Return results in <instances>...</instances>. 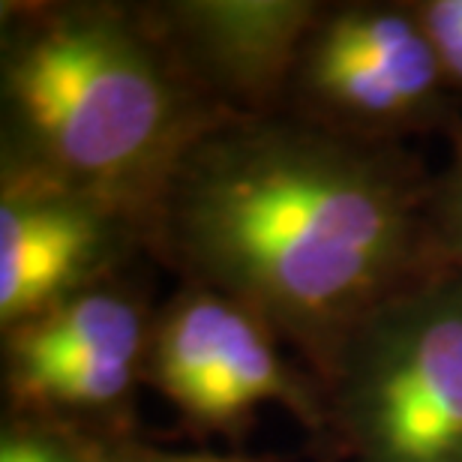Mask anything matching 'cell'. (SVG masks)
Masks as SVG:
<instances>
[{
	"instance_id": "4",
	"label": "cell",
	"mask_w": 462,
	"mask_h": 462,
	"mask_svg": "<svg viewBox=\"0 0 462 462\" xmlns=\"http://www.w3.org/2000/svg\"><path fill=\"white\" fill-rule=\"evenodd\" d=\"M448 79L414 6H321L298 54L291 117L360 142L441 126L450 115Z\"/></svg>"
},
{
	"instance_id": "7",
	"label": "cell",
	"mask_w": 462,
	"mask_h": 462,
	"mask_svg": "<svg viewBox=\"0 0 462 462\" xmlns=\"http://www.w3.org/2000/svg\"><path fill=\"white\" fill-rule=\"evenodd\" d=\"M151 334L142 300L103 282L4 330V375L79 360L144 364Z\"/></svg>"
},
{
	"instance_id": "9",
	"label": "cell",
	"mask_w": 462,
	"mask_h": 462,
	"mask_svg": "<svg viewBox=\"0 0 462 462\" xmlns=\"http://www.w3.org/2000/svg\"><path fill=\"white\" fill-rule=\"evenodd\" d=\"M0 462H120V448L94 445L54 427L6 423L0 436Z\"/></svg>"
},
{
	"instance_id": "6",
	"label": "cell",
	"mask_w": 462,
	"mask_h": 462,
	"mask_svg": "<svg viewBox=\"0 0 462 462\" xmlns=\"http://www.w3.org/2000/svg\"><path fill=\"white\" fill-rule=\"evenodd\" d=\"M165 49L217 112L267 117L285 99L303 40L321 13L312 0H180L144 6Z\"/></svg>"
},
{
	"instance_id": "8",
	"label": "cell",
	"mask_w": 462,
	"mask_h": 462,
	"mask_svg": "<svg viewBox=\"0 0 462 462\" xmlns=\"http://www.w3.org/2000/svg\"><path fill=\"white\" fill-rule=\"evenodd\" d=\"M142 375L144 364L138 360H79L4 375V384L9 402L22 411L103 414L120 409Z\"/></svg>"
},
{
	"instance_id": "12",
	"label": "cell",
	"mask_w": 462,
	"mask_h": 462,
	"mask_svg": "<svg viewBox=\"0 0 462 462\" xmlns=\"http://www.w3.org/2000/svg\"><path fill=\"white\" fill-rule=\"evenodd\" d=\"M120 462H264L246 457H223V454H201V450H153V448H120Z\"/></svg>"
},
{
	"instance_id": "2",
	"label": "cell",
	"mask_w": 462,
	"mask_h": 462,
	"mask_svg": "<svg viewBox=\"0 0 462 462\" xmlns=\"http://www.w3.org/2000/svg\"><path fill=\"white\" fill-rule=\"evenodd\" d=\"M4 174L79 192L138 219L217 112L144 6L27 4L4 13Z\"/></svg>"
},
{
	"instance_id": "3",
	"label": "cell",
	"mask_w": 462,
	"mask_h": 462,
	"mask_svg": "<svg viewBox=\"0 0 462 462\" xmlns=\"http://www.w3.org/2000/svg\"><path fill=\"white\" fill-rule=\"evenodd\" d=\"M325 400L351 462H462V273L436 267L382 303Z\"/></svg>"
},
{
	"instance_id": "1",
	"label": "cell",
	"mask_w": 462,
	"mask_h": 462,
	"mask_svg": "<svg viewBox=\"0 0 462 462\" xmlns=\"http://www.w3.org/2000/svg\"><path fill=\"white\" fill-rule=\"evenodd\" d=\"M430 192L396 144L298 117H223L174 169L151 235L262 319L321 382L373 312L436 271Z\"/></svg>"
},
{
	"instance_id": "5",
	"label": "cell",
	"mask_w": 462,
	"mask_h": 462,
	"mask_svg": "<svg viewBox=\"0 0 462 462\" xmlns=\"http://www.w3.org/2000/svg\"><path fill=\"white\" fill-rule=\"evenodd\" d=\"M138 219L51 183H0V328L9 330L103 276L144 235Z\"/></svg>"
},
{
	"instance_id": "11",
	"label": "cell",
	"mask_w": 462,
	"mask_h": 462,
	"mask_svg": "<svg viewBox=\"0 0 462 462\" xmlns=\"http://www.w3.org/2000/svg\"><path fill=\"white\" fill-rule=\"evenodd\" d=\"M448 85L462 90V0H427L414 4Z\"/></svg>"
},
{
	"instance_id": "10",
	"label": "cell",
	"mask_w": 462,
	"mask_h": 462,
	"mask_svg": "<svg viewBox=\"0 0 462 462\" xmlns=\"http://www.w3.org/2000/svg\"><path fill=\"white\" fill-rule=\"evenodd\" d=\"M430 237L439 264L462 273V133L448 169L441 171L439 180H432Z\"/></svg>"
}]
</instances>
